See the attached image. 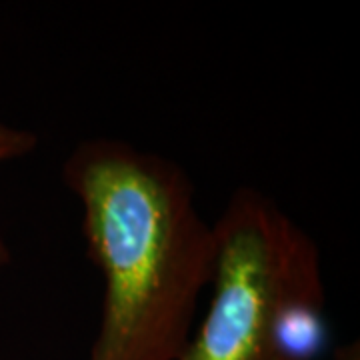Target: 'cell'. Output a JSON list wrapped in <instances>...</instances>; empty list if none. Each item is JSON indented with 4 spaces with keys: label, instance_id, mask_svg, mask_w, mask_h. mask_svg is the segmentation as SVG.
<instances>
[{
    "label": "cell",
    "instance_id": "cell-4",
    "mask_svg": "<svg viewBox=\"0 0 360 360\" xmlns=\"http://www.w3.org/2000/svg\"><path fill=\"white\" fill-rule=\"evenodd\" d=\"M11 260H13V257H11V248H8V245L0 238V274H2V270L11 264Z\"/></svg>",
    "mask_w": 360,
    "mask_h": 360
},
{
    "label": "cell",
    "instance_id": "cell-3",
    "mask_svg": "<svg viewBox=\"0 0 360 360\" xmlns=\"http://www.w3.org/2000/svg\"><path fill=\"white\" fill-rule=\"evenodd\" d=\"M39 146V134L0 120V165L32 155Z\"/></svg>",
    "mask_w": 360,
    "mask_h": 360
},
{
    "label": "cell",
    "instance_id": "cell-1",
    "mask_svg": "<svg viewBox=\"0 0 360 360\" xmlns=\"http://www.w3.org/2000/svg\"><path fill=\"white\" fill-rule=\"evenodd\" d=\"M63 182L104 284L89 360H179L214 269V231L176 160L112 136L80 141Z\"/></svg>",
    "mask_w": 360,
    "mask_h": 360
},
{
    "label": "cell",
    "instance_id": "cell-2",
    "mask_svg": "<svg viewBox=\"0 0 360 360\" xmlns=\"http://www.w3.org/2000/svg\"><path fill=\"white\" fill-rule=\"evenodd\" d=\"M214 231L210 304L179 360H314L326 338L321 246L272 196L243 184Z\"/></svg>",
    "mask_w": 360,
    "mask_h": 360
}]
</instances>
